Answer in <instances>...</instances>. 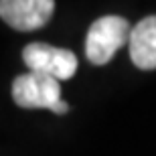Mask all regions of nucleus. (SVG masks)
<instances>
[{
	"mask_svg": "<svg viewBox=\"0 0 156 156\" xmlns=\"http://www.w3.org/2000/svg\"><path fill=\"white\" fill-rule=\"evenodd\" d=\"M12 101L24 110H49L59 116L69 110V105L61 99L59 81L33 71L12 81Z\"/></svg>",
	"mask_w": 156,
	"mask_h": 156,
	"instance_id": "1",
	"label": "nucleus"
},
{
	"mask_svg": "<svg viewBox=\"0 0 156 156\" xmlns=\"http://www.w3.org/2000/svg\"><path fill=\"white\" fill-rule=\"evenodd\" d=\"M132 27L128 24L124 16L108 14L98 18L89 27L85 39V57L93 65L110 63L112 57L120 51L122 47L130 43Z\"/></svg>",
	"mask_w": 156,
	"mask_h": 156,
	"instance_id": "2",
	"label": "nucleus"
},
{
	"mask_svg": "<svg viewBox=\"0 0 156 156\" xmlns=\"http://www.w3.org/2000/svg\"><path fill=\"white\" fill-rule=\"evenodd\" d=\"M23 61L33 73L49 75L57 81L71 79L77 71V57L69 49H59L45 43H30L24 47Z\"/></svg>",
	"mask_w": 156,
	"mask_h": 156,
	"instance_id": "3",
	"label": "nucleus"
},
{
	"mask_svg": "<svg viewBox=\"0 0 156 156\" xmlns=\"http://www.w3.org/2000/svg\"><path fill=\"white\" fill-rule=\"evenodd\" d=\"M55 12V0H0V18L10 29L30 33L45 27Z\"/></svg>",
	"mask_w": 156,
	"mask_h": 156,
	"instance_id": "4",
	"label": "nucleus"
},
{
	"mask_svg": "<svg viewBox=\"0 0 156 156\" xmlns=\"http://www.w3.org/2000/svg\"><path fill=\"white\" fill-rule=\"evenodd\" d=\"M130 57L138 69H156V16L142 18L130 35Z\"/></svg>",
	"mask_w": 156,
	"mask_h": 156,
	"instance_id": "5",
	"label": "nucleus"
}]
</instances>
